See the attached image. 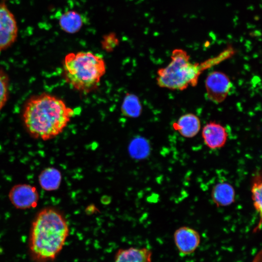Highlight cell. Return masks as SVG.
I'll return each mask as SVG.
<instances>
[{
    "label": "cell",
    "instance_id": "cell-1",
    "mask_svg": "<svg viewBox=\"0 0 262 262\" xmlns=\"http://www.w3.org/2000/svg\"><path fill=\"white\" fill-rule=\"evenodd\" d=\"M74 114L61 98L43 93L32 97L22 113L25 129L33 137L48 140L60 134Z\"/></svg>",
    "mask_w": 262,
    "mask_h": 262
},
{
    "label": "cell",
    "instance_id": "cell-2",
    "mask_svg": "<svg viewBox=\"0 0 262 262\" xmlns=\"http://www.w3.org/2000/svg\"><path fill=\"white\" fill-rule=\"evenodd\" d=\"M67 221L58 211L50 208L41 210L34 218L30 230L28 252L33 262H52L63 250L69 236Z\"/></svg>",
    "mask_w": 262,
    "mask_h": 262
},
{
    "label": "cell",
    "instance_id": "cell-3",
    "mask_svg": "<svg viewBox=\"0 0 262 262\" xmlns=\"http://www.w3.org/2000/svg\"><path fill=\"white\" fill-rule=\"evenodd\" d=\"M229 57L225 50L215 58L199 63H192L187 52L181 49L172 51L171 61L157 71V83L159 86L171 90H183L189 86L196 85L198 78L205 69Z\"/></svg>",
    "mask_w": 262,
    "mask_h": 262
},
{
    "label": "cell",
    "instance_id": "cell-4",
    "mask_svg": "<svg viewBox=\"0 0 262 262\" xmlns=\"http://www.w3.org/2000/svg\"><path fill=\"white\" fill-rule=\"evenodd\" d=\"M64 77L73 88L89 93L99 85L106 72V64L102 56L91 51L67 54L63 63Z\"/></svg>",
    "mask_w": 262,
    "mask_h": 262
},
{
    "label": "cell",
    "instance_id": "cell-5",
    "mask_svg": "<svg viewBox=\"0 0 262 262\" xmlns=\"http://www.w3.org/2000/svg\"><path fill=\"white\" fill-rule=\"evenodd\" d=\"M15 16L4 2H0V52L11 47L18 36Z\"/></svg>",
    "mask_w": 262,
    "mask_h": 262
},
{
    "label": "cell",
    "instance_id": "cell-6",
    "mask_svg": "<svg viewBox=\"0 0 262 262\" xmlns=\"http://www.w3.org/2000/svg\"><path fill=\"white\" fill-rule=\"evenodd\" d=\"M232 86L229 77L220 71H213L207 77L205 88L208 98L213 103L222 102L227 97Z\"/></svg>",
    "mask_w": 262,
    "mask_h": 262
},
{
    "label": "cell",
    "instance_id": "cell-7",
    "mask_svg": "<svg viewBox=\"0 0 262 262\" xmlns=\"http://www.w3.org/2000/svg\"><path fill=\"white\" fill-rule=\"evenodd\" d=\"M9 198L16 208L27 209L36 206L39 194L35 187L28 184H19L10 189Z\"/></svg>",
    "mask_w": 262,
    "mask_h": 262
},
{
    "label": "cell",
    "instance_id": "cell-8",
    "mask_svg": "<svg viewBox=\"0 0 262 262\" xmlns=\"http://www.w3.org/2000/svg\"><path fill=\"white\" fill-rule=\"evenodd\" d=\"M173 236L177 250L181 255L184 256L193 253L200 243V236L198 232L187 226L177 229Z\"/></svg>",
    "mask_w": 262,
    "mask_h": 262
},
{
    "label": "cell",
    "instance_id": "cell-9",
    "mask_svg": "<svg viewBox=\"0 0 262 262\" xmlns=\"http://www.w3.org/2000/svg\"><path fill=\"white\" fill-rule=\"evenodd\" d=\"M202 137L205 145L211 149H217L224 146L227 140L226 128L215 122L206 124L202 131Z\"/></svg>",
    "mask_w": 262,
    "mask_h": 262
},
{
    "label": "cell",
    "instance_id": "cell-10",
    "mask_svg": "<svg viewBox=\"0 0 262 262\" xmlns=\"http://www.w3.org/2000/svg\"><path fill=\"white\" fill-rule=\"evenodd\" d=\"M152 253L147 247L120 248L115 253L113 262H151Z\"/></svg>",
    "mask_w": 262,
    "mask_h": 262
},
{
    "label": "cell",
    "instance_id": "cell-11",
    "mask_svg": "<svg viewBox=\"0 0 262 262\" xmlns=\"http://www.w3.org/2000/svg\"><path fill=\"white\" fill-rule=\"evenodd\" d=\"M173 127L181 136L186 138H192L199 131L200 121L195 115L188 113L181 115L173 124Z\"/></svg>",
    "mask_w": 262,
    "mask_h": 262
},
{
    "label": "cell",
    "instance_id": "cell-12",
    "mask_svg": "<svg viewBox=\"0 0 262 262\" xmlns=\"http://www.w3.org/2000/svg\"><path fill=\"white\" fill-rule=\"evenodd\" d=\"M86 20L83 15L74 10H68L59 16L58 24L63 31L73 34L81 29Z\"/></svg>",
    "mask_w": 262,
    "mask_h": 262
},
{
    "label": "cell",
    "instance_id": "cell-13",
    "mask_svg": "<svg viewBox=\"0 0 262 262\" xmlns=\"http://www.w3.org/2000/svg\"><path fill=\"white\" fill-rule=\"evenodd\" d=\"M211 197L213 202L217 207L228 206L235 201V190L228 182H219L213 187Z\"/></svg>",
    "mask_w": 262,
    "mask_h": 262
},
{
    "label": "cell",
    "instance_id": "cell-14",
    "mask_svg": "<svg viewBox=\"0 0 262 262\" xmlns=\"http://www.w3.org/2000/svg\"><path fill=\"white\" fill-rule=\"evenodd\" d=\"M38 180L44 190L48 191L56 190L60 185L62 175L60 171L56 168L47 167L39 174Z\"/></svg>",
    "mask_w": 262,
    "mask_h": 262
},
{
    "label": "cell",
    "instance_id": "cell-15",
    "mask_svg": "<svg viewBox=\"0 0 262 262\" xmlns=\"http://www.w3.org/2000/svg\"><path fill=\"white\" fill-rule=\"evenodd\" d=\"M122 113L129 117L138 116L141 111V106L137 97L128 94L125 97L122 106Z\"/></svg>",
    "mask_w": 262,
    "mask_h": 262
},
{
    "label": "cell",
    "instance_id": "cell-16",
    "mask_svg": "<svg viewBox=\"0 0 262 262\" xmlns=\"http://www.w3.org/2000/svg\"><path fill=\"white\" fill-rule=\"evenodd\" d=\"M252 199L256 211L261 215L262 210V184L261 177L255 178L251 188Z\"/></svg>",
    "mask_w": 262,
    "mask_h": 262
},
{
    "label": "cell",
    "instance_id": "cell-17",
    "mask_svg": "<svg viewBox=\"0 0 262 262\" xmlns=\"http://www.w3.org/2000/svg\"><path fill=\"white\" fill-rule=\"evenodd\" d=\"M9 94V79L6 72L0 67V110L8 100Z\"/></svg>",
    "mask_w": 262,
    "mask_h": 262
},
{
    "label": "cell",
    "instance_id": "cell-18",
    "mask_svg": "<svg viewBox=\"0 0 262 262\" xmlns=\"http://www.w3.org/2000/svg\"><path fill=\"white\" fill-rule=\"evenodd\" d=\"M117 43V39L115 38L114 36H108L103 41L102 47L106 51H110L113 50Z\"/></svg>",
    "mask_w": 262,
    "mask_h": 262
}]
</instances>
